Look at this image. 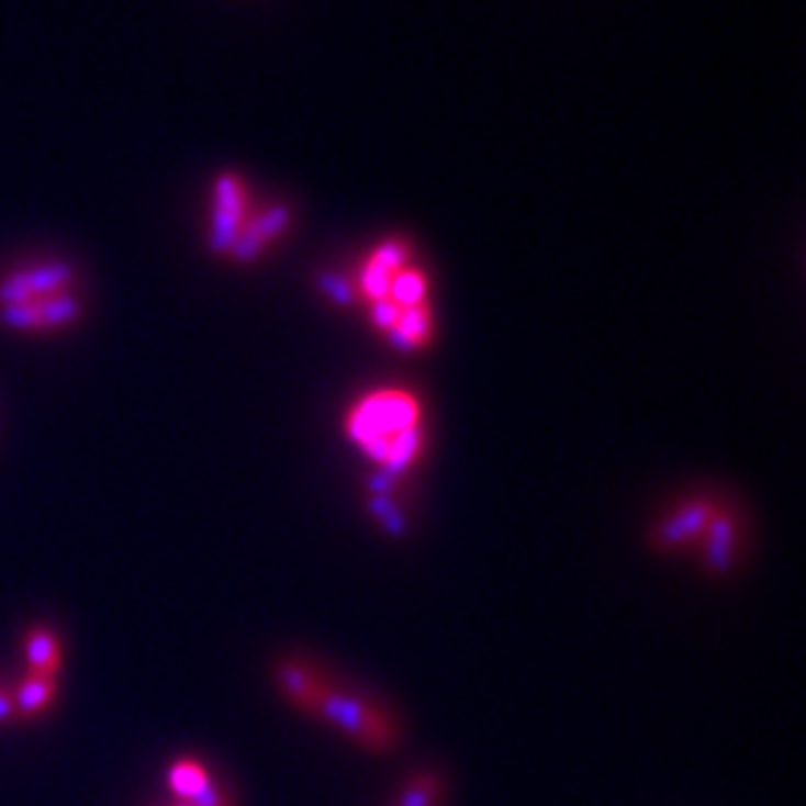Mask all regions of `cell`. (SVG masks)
Returning <instances> with one entry per match:
<instances>
[{"label":"cell","mask_w":806,"mask_h":806,"mask_svg":"<svg viewBox=\"0 0 806 806\" xmlns=\"http://www.w3.org/2000/svg\"><path fill=\"white\" fill-rule=\"evenodd\" d=\"M81 317V299L64 290V293H54V296L33 299V302H22V305H3L0 309V323L19 332L33 329H57L66 323H75Z\"/></svg>","instance_id":"2"},{"label":"cell","mask_w":806,"mask_h":806,"mask_svg":"<svg viewBox=\"0 0 806 806\" xmlns=\"http://www.w3.org/2000/svg\"><path fill=\"white\" fill-rule=\"evenodd\" d=\"M177 806H191V804H186V801H180V804H177Z\"/></svg>","instance_id":"9"},{"label":"cell","mask_w":806,"mask_h":806,"mask_svg":"<svg viewBox=\"0 0 806 806\" xmlns=\"http://www.w3.org/2000/svg\"><path fill=\"white\" fill-rule=\"evenodd\" d=\"M422 403L403 389L365 394L347 415V436L380 469L401 475L425 451Z\"/></svg>","instance_id":"1"},{"label":"cell","mask_w":806,"mask_h":806,"mask_svg":"<svg viewBox=\"0 0 806 806\" xmlns=\"http://www.w3.org/2000/svg\"><path fill=\"white\" fill-rule=\"evenodd\" d=\"M210 783H213V776L203 764L191 762V759H180V762L170 764L168 785L180 801H194Z\"/></svg>","instance_id":"7"},{"label":"cell","mask_w":806,"mask_h":806,"mask_svg":"<svg viewBox=\"0 0 806 806\" xmlns=\"http://www.w3.org/2000/svg\"><path fill=\"white\" fill-rule=\"evenodd\" d=\"M245 227V191L236 177H219L215 180V206H213V243L215 251H231L236 236Z\"/></svg>","instance_id":"4"},{"label":"cell","mask_w":806,"mask_h":806,"mask_svg":"<svg viewBox=\"0 0 806 806\" xmlns=\"http://www.w3.org/2000/svg\"><path fill=\"white\" fill-rule=\"evenodd\" d=\"M24 654L31 663V672L57 675L60 672V642L48 627H33L24 637Z\"/></svg>","instance_id":"6"},{"label":"cell","mask_w":806,"mask_h":806,"mask_svg":"<svg viewBox=\"0 0 806 806\" xmlns=\"http://www.w3.org/2000/svg\"><path fill=\"white\" fill-rule=\"evenodd\" d=\"M12 720H19V714H15V696H12V690L0 687V726Z\"/></svg>","instance_id":"8"},{"label":"cell","mask_w":806,"mask_h":806,"mask_svg":"<svg viewBox=\"0 0 806 806\" xmlns=\"http://www.w3.org/2000/svg\"><path fill=\"white\" fill-rule=\"evenodd\" d=\"M69 281H72V266L69 264H43L12 272L10 278L0 281V309L64 293Z\"/></svg>","instance_id":"3"},{"label":"cell","mask_w":806,"mask_h":806,"mask_svg":"<svg viewBox=\"0 0 806 806\" xmlns=\"http://www.w3.org/2000/svg\"><path fill=\"white\" fill-rule=\"evenodd\" d=\"M15 696V714L22 720H33L48 708L57 696V675H43V672H27L19 684Z\"/></svg>","instance_id":"5"}]
</instances>
